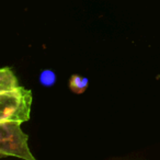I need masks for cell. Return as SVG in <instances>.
I'll return each mask as SVG.
<instances>
[{
  "mask_svg": "<svg viewBox=\"0 0 160 160\" xmlns=\"http://www.w3.org/2000/svg\"><path fill=\"white\" fill-rule=\"evenodd\" d=\"M33 94L24 87L0 92V123H25L30 120Z\"/></svg>",
  "mask_w": 160,
  "mask_h": 160,
  "instance_id": "cell-1",
  "label": "cell"
},
{
  "mask_svg": "<svg viewBox=\"0 0 160 160\" xmlns=\"http://www.w3.org/2000/svg\"><path fill=\"white\" fill-rule=\"evenodd\" d=\"M0 156L38 160L30 149L29 136L22 131L20 123H0Z\"/></svg>",
  "mask_w": 160,
  "mask_h": 160,
  "instance_id": "cell-2",
  "label": "cell"
},
{
  "mask_svg": "<svg viewBox=\"0 0 160 160\" xmlns=\"http://www.w3.org/2000/svg\"><path fill=\"white\" fill-rule=\"evenodd\" d=\"M19 87V81L14 71L10 67L0 68V92Z\"/></svg>",
  "mask_w": 160,
  "mask_h": 160,
  "instance_id": "cell-3",
  "label": "cell"
},
{
  "mask_svg": "<svg viewBox=\"0 0 160 160\" xmlns=\"http://www.w3.org/2000/svg\"><path fill=\"white\" fill-rule=\"evenodd\" d=\"M89 81L87 78L81 77L79 75H73L69 80V88L75 93H82L88 88Z\"/></svg>",
  "mask_w": 160,
  "mask_h": 160,
  "instance_id": "cell-4",
  "label": "cell"
},
{
  "mask_svg": "<svg viewBox=\"0 0 160 160\" xmlns=\"http://www.w3.org/2000/svg\"><path fill=\"white\" fill-rule=\"evenodd\" d=\"M55 80H56V76L53 71L51 70H45L42 71L40 76V81L42 85L44 86H53L55 83Z\"/></svg>",
  "mask_w": 160,
  "mask_h": 160,
  "instance_id": "cell-5",
  "label": "cell"
}]
</instances>
